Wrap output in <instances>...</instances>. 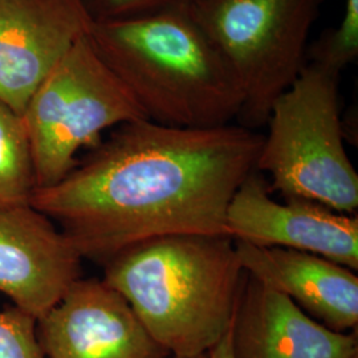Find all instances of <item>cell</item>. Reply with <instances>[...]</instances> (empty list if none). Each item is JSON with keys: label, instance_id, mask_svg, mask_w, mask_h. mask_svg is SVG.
<instances>
[{"label": "cell", "instance_id": "1", "mask_svg": "<svg viewBox=\"0 0 358 358\" xmlns=\"http://www.w3.org/2000/svg\"><path fill=\"white\" fill-rule=\"evenodd\" d=\"M263 134L242 125L177 128L149 118L117 127L31 206L83 259L105 264L171 235H227L232 195L254 170Z\"/></svg>", "mask_w": 358, "mask_h": 358}, {"label": "cell", "instance_id": "2", "mask_svg": "<svg viewBox=\"0 0 358 358\" xmlns=\"http://www.w3.org/2000/svg\"><path fill=\"white\" fill-rule=\"evenodd\" d=\"M90 38L154 122L217 128L241 115V85L185 1L173 0L125 19L93 22Z\"/></svg>", "mask_w": 358, "mask_h": 358}, {"label": "cell", "instance_id": "3", "mask_svg": "<svg viewBox=\"0 0 358 358\" xmlns=\"http://www.w3.org/2000/svg\"><path fill=\"white\" fill-rule=\"evenodd\" d=\"M244 276L230 236L171 235L115 256L103 280L171 357H196L230 329Z\"/></svg>", "mask_w": 358, "mask_h": 358}, {"label": "cell", "instance_id": "4", "mask_svg": "<svg viewBox=\"0 0 358 358\" xmlns=\"http://www.w3.org/2000/svg\"><path fill=\"white\" fill-rule=\"evenodd\" d=\"M340 76L309 64L272 105L255 169L271 192L356 214L358 174L344 143Z\"/></svg>", "mask_w": 358, "mask_h": 358}, {"label": "cell", "instance_id": "5", "mask_svg": "<svg viewBox=\"0 0 358 358\" xmlns=\"http://www.w3.org/2000/svg\"><path fill=\"white\" fill-rule=\"evenodd\" d=\"M243 93L239 125L267 124L272 105L307 66L310 31L325 0H189Z\"/></svg>", "mask_w": 358, "mask_h": 358}, {"label": "cell", "instance_id": "6", "mask_svg": "<svg viewBox=\"0 0 358 358\" xmlns=\"http://www.w3.org/2000/svg\"><path fill=\"white\" fill-rule=\"evenodd\" d=\"M38 189L56 185L93 149L103 131L148 118L133 93L96 51L78 38L44 78L23 112Z\"/></svg>", "mask_w": 358, "mask_h": 358}, {"label": "cell", "instance_id": "7", "mask_svg": "<svg viewBox=\"0 0 358 358\" xmlns=\"http://www.w3.org/2000/svg\"><path fill=\"white\" fill-rule=\"evenodd\" d=\"M268 180L254 170L232 195L226 213L227 235L259 247H278L322 256L358 269V217L327 206L271 196Z\"/></svg>", "mask_w": 358, "mask_h": 358}, {"label": "cell", "instance_id": "8", "mask_svg": "<svg viewBox=\"0 0 358 358\" xmlns=\"http://www.w3.org/2000/svg\"><path fill=\"white\" fill-rule=\"evenodd\" d=\"M45 358H170L103 279H83L38 320Z\"/></svg>", "mask_w": 358, "mask_h": 358}, {"label": "cell", "instance_id": "9", "mask_svg": "<svg viewBox=\"0 0 358 358\" xmlns=\"http://www.w3.org/2000/svg\"><path fill=\"white\" fill-rule=\"evenodd\" d=\"M92 23L83 0H0V103L23 115Z\"/></svg>", "mask_w": 358, "mask_h": 358}, {"label": "cell", "instance_id": "10", "mask_svg": "<svg viewBox=\"0 0 358 358\" xmlns=\"http://www.w3.org/2000/svg\"><path fill=\"white\" fill-rule=\"evenodd\" d=\"M83 257L32 206L0 207V292L36 320L81 278Z\"/></svg>", "mask_w": 358, "mask_h": 358}, {"label": "cell", "instance_id": "11", "mask_svg": "<svg viewBox=\"0 0 358 358\" xmlns=\"http://www.w3.org/2000/svg\"><path fill=\"white\" fill-rule=\"evenodd\" d=\"M232 358H358L357 331L334 332L245 275L231 322Z\"/></svg>", "mask_w": 358, "mask_h": 358}, {"label": "cell", "instance_id": "12", "mask_svg": "<svg viewBox=\"0 0 358 358\" xmlns=\"http://www.w3.org/2000/svg\"><path fill=\"white\" fill-rule=\"evenodd\" d=\"M244 273L292 300L334 332L358 325V278L322 256L235 241Z\"/></svg>", "mask_w": 358, "mask_h": 358}, {"label": "cell", "instance_id": "13", "mask_svg": "<svg viewBox=\"0 0 358 358\" xmlns=\"http://www.w3.org/2000/svg\"><path fill=\"white\" fill-rule=\"evenodd\" d=\"M38 189L23 115L0 103V207L31 206Z\"/></svg>", "mask_w": 358, "mask_h": 358}, {"label": "cell", "instance_id": "14", "mask_svg": "<svg viewBox=\"0 0 358 358\" xmlns=\"http://www.w3.org/2000/svg\"><path fill=\"white\" fill-rule=\"evenodd\" d=\"M357 56L358 0H345L340 23L309 45L307 60L309 64L340 76Z\"/></svg>", "mask_w": 358, "mask_h": 358}, {"label": "cell", "instance_id": "15", "mask_svg": "<svg viewBox=\"0 0 358 358\" xmlns=\"http://www.w3.org/2000/svg\"><path fill=\"white\" fill-rule=\"evenodd\" d=\"M0 358H45L38 320L19 308L0 309Z\"/></svg>", "mask_w": 358, "mask_h": 358}, {"label": "cell", "instance_id": "16", "mask_svg": "<svg viewBox=\"0 0 358 358\" xmlns=\"http://www.w3.org/2000/svg\"><path fill=\"white\" fill-rule=\"evenodd\" d=\"M93 22L137 16L164 7L171 0H83Z\"/></svg>", "mask_w": 358, "mask_h": 358}, {"label": "cell", "instance_id": "17", "mask_svg": "<svg viewBox=\"0 0 358 358\" xmlns=\"http://www.w3.org/2000/svg\"><path fill=\"white\" fill-rule=\"evenodd\" d=\"M208 358H232L231 356V327L224 337L208 353Z\"/></svg>", "mask_w": 358, "mask_h": 358}, {"label": "cell", "instance_id": "18", "mask_svg": "<svg viewBox=\"0 0 358 358\" xmlns=\"http://www.w3.org/2000/svg\"><path fill=\"white\" fill-rule=\"evenodd\" d=\"M170 358H208L207 355H203V356H196V357H170Z\"/></svg>", "mask_w": 358, "mask_h": 358}, {"label": "cell", "instance_id": "19", "mask_svg": "<svg viewBox=\"0 0 358 358\" xmlns=\"http://www.w3.org/2000/svg\"><path fill=\"white\" fill-rule=\"evenodd\" d=\"M173 1V0H171ZM177 1H189V0H177Z\"/></svg>", "mask_w": 358, "mask_h": 358}]
</instances>
